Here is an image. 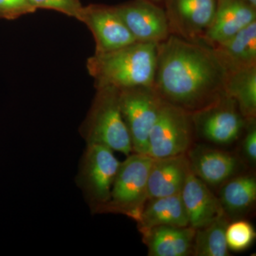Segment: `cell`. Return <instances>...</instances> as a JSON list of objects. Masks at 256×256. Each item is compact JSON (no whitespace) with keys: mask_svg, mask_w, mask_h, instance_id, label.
Returning <instances> with one entry per match:
<instances>
[{"mask_svg":"<svg viewBox=\"0 0 256 256\" xmlns=\"http://www.w3.org/2000/svg\"><path fill=\"white\" fill-rule=\"evenodd\" d=\"M228 70L206 42L176 34L158 44L154 89L163 100L190 114L226 95Z\"/></svg>","mask_w":256,"mask_h":256,"instance_id":"6da1fadb","label":"cell"},{"mask_svg":"<svg viewBox=\"0 0 256 256\" xmlns=\"http://www.w3.org/2000/svg\"><path fill=\"white\" fill-rule=\"evenodd\" d=\"M158 44L134 42L87 60L89 74L96 87L110 86L118 90L136 87H154Z\"/></svg>","mask_w":256,"mask_h":256,"instance_id":"7a4b0ae2","label":"cell"},{"mask_svg":"<svg viewBox=\"0 0 256 256\" xmlns=\"http://www.w3.org/2000/svg\"><path fill=\"white\" fill-rule=\"evenodd\" d=\"M94 104L82 127L88 144H101L126 156L132 152V142L120 106V90L116 88H97Z\"/></svg>","mask_w":256,"mask_h":256,"instance_id":"3957f363","label":"cell"},{"mask_svg":"<svg viewBox=\"0 0 256 256\" xmlns=\"http://www.w3.org/2000/svg\"><path fill=\"white\" fill-rule=\"evenodd\" d=\"M153 158L134 153L120 164L110 198L102 212L121 214L138 222L148 200V181Z\"/></svg>","mask_w":256,"mask_h":256,"instance_id":"277c9868","label":"cell"},{"mask_svg":"<svg viewBox=\"0 0 256 256\" xmlns=\"http://www.w3.org/2000/svg\"><path fill=\"white\" fill-rule=\"evenodd\" d=\"M120 164L110 148L101 144H87L79 168L77 184L94 212L101 213L110 200Z\"/></svg>","mask_w":256,"mask_h":256,"instance_id":"5b68a950","label":"cell"},{"mask_svg":"<svg viewBox=\"0 0 256 256\" xmlns=\"http://www.w3.org/2000/svg\"><path fill=\"white\" fill-rule=\"evenodd\" d=\"M194 132L192 114L163 100L150 134L146 156L160 159L186 154Z\"/></svg>","mask_w":256,"mask_h":256,"instance_id":"8992f818","label":"cell"},{"mask_svg":"<svg viewBox=\"0 0 256 256\" xmlns=\"http://www.w3.org/2000/svg\"><path fill=\"white\" fill-rule=\"evenodd\" d=\"M120 106L132 142V152L146 154L148 140L163 100L154 88L120 90Z\"/></svg>","mask_w":256,"mask_h":256,"instance_id":"52a82bcc","label":"cell"},{"mask_svg":"<svg viewBox=\"0 0 256 256\" xmlns=\"http://www.w3.org/2000/svg\"><path fill=\"white\" fill-rule=\"evenodd\" d=\"M196 134L217 144H228L236 140L246 126L236 102L226 94L208 107L192 114Z\"/></svg>","mask_w":256,"mask_h":256,"instance_id":"ba28073f","label":"cell"},{"mask_svg":"<svg viewBox=\"0 0 256 256\" xmlns=\"http://www.w3.org/2000/svg\"><path fill=\"white\" fill-rule=\"evenodd\" d=\"M114 8L137 42L160 44L172 34L166 11L151 0H133Z\"/></svg>","mask_w":256,"mask_h":256,"instance_id":"9c48e42d","label":"cell"},{"mask_svg":"<svg viewBox=\"0 0 256 256\" xmlns=\"http://www.w3.org/2000/svg\"><path fill=\"white\" fill-rule=\"evenodd\" d=\"M78 20L85 23L94 35L95 54L112 52L137 42L114 6L101 4L84 6Z\"/></svg>","mask_w":256,"mask_h":256,"instance_id":"30bf717a","label":"cell"},{"mask_svg":"<svg viewBox=\"0 0 256 256\" xmlns=\"http://www.w3.org/2000/svg\"><path fill=\"white\" fill-rule=\"evenodd\" d=\"M171 30L188 40H201L212 24L216 0H166Z\"/></svg>","mask_w":256,"mask_h":256,"instance_id":"8fae6325","label":"cell"},{"mask_svg":"<svg viewBox=\"0 0 256 256\" xmlns=\"http://www.w3.org/2000/svg\"><path fill=\"white\" fill-rule=\"evenodd\" d=\"M212 24L201 38L214 47L256 21V8L242 0H216Z\"/></svg>","mask_w":256,"mask_h":256,"instance_id":"7c38bea8","label":"cell"},{"mask_svg":"<svg viewBox=\"0 0 256 256\" xmlns=\"http://www.w3.org/2000/svg\"><path fill=\"white\" fill-rule=\"evenodd\" d=\"M181 195L188 214V225L196 230L226 214L218 197L191 170L188 172Z\"/></svg>","mask_w":256,"mask_h":256,"instance_id":"4fadbf2b","label":"cell"},{"mask_svg":"<svg viewBox=\"0 0 256 256\" xmlns=\"http://www.w3.org/2000/svg\"><path fill=\"white\" fill-rule=\"evenodd\" d=\"M190 170L206 184L216 185L228 181L238 169L239 162L226 152L198 146L186 152Z\"/></svg>","mask_w":256,"mask_h":256,"instance_id":"5bb4252c","label":"cell"},{"mask_svg":"<svg viewBox=\"0 0 256 256\" xmlns=\"http://www.w3.org/2000/svg\"><path fill=\"white\" fill-rule=\"evenodd\" d=\"M190 170L186 153L154 159L148 176V200L181 193Z\"/></svg>","mask_w":256,"mask_h":256,"instance_id":"9a60e30c","label":"cell"},{"mask_svg":"<svg viewBox=\"0 0 256 256\" xmlns=\"http://www.w3.org/2000/svg\"><path fill=\"white\" fill-rule=\"evenodd\" d=\"M150 256L193 255L196 229L190 226H159L140 232Z\"/></svg>","mask_w":256,"mask_h":256,"instance_id":"2e32d148","label":"cell"},{"mask_svg":"<svg viewBox=\"0 0 256 256\" xmlns=\"http://www.w3.org/2000/svg\"><path fill=\"white\" fill-rule=\"evenodd\" d=\"M138 224L140 232L159 226H190L181 193L148 200Z\"/></svg>","mask_w":256,"mask_h":256,"instance_id":"e0dca14e","label":"cell"},{"mask_svg":"<svg viewBox=\"0 0 256 256\" xmlns=\"http://www.w3.org/2000/svg\"><path fill=\"white\" fill-rule=\"evenodd\" d=\"M213 48L228 72L256 66V21Z\"/></svg>","mask_w":256,"mask_h":256,"instance_id":"ac0fdd59","label":"cell"},{"mask_svg":"<svg viewBox=\"0 0 256 256\" xmlns=\"http://www.w3.org/2000/svg\"><path fill=\"white\" fill-rule=\"evenodd\" d=\"M226 94L233 99L246 120L256 114V65L228 72Z\"/></svg>","mask_w":256,"mask_h":256,"instance_id":"d6986e66","label":"cell"},{"mask_svg":"<svg viewBox=\"0 0 256 256\" xmlns=\"http://www.w3.org/2000/svg\"><path fill=\"white\" fill-rule=\"evenodd\" d=\"M218 198L228 218L248 212L256 200L255 176L246 174L230 178L220 190Z\"/></svg>","mask_w":256,"mask_h":256,"instance_id":"ffe728a7","label":"cell"},{"mask_svg":"<svg viewBox=\"0 0 256 256\" xmlns=\"http://www.w3.org/2000/svg\"><path fill=\"white\" fill-rule=\"evenodd\" d=\"M228 218L226 214H224L206 226L196 229L194 240L193 256H230L226 240Z\"/></svg>","mask_w":256,"mask_h":256,"instance_id":"44dd1931","label":"cell"},{"mask_svg":"<svg viewBox=\"0 0 256 256\" xmlns=\"http://www.w3.org/2000/svg\"><path fill=\"white\" fill-rule=\"evenodd\" d=\"M255 238V229L246 220H236L227 226L226 240L228 250L242 252L252 246Z\"/></svg>","mask_w":256,"mask_h":256,"instance_id":"7402d4cb","label":"cell"},{"mask_svg":"<svg viewBox=\"0 0 256 256\" xmlns=\"http://www.w3.org/2000/svg\"><path fill=\"white\" fill-rule=\"evenodd\" d=\"M36 9H46L60 12L79 20L82 8L78 0H28Z\"/></svg>","mask_w":256,"mask_h":256,"instance_id":"603a6c76","label":"cell"},{"mask_svg":"<svg viewBox=\"0 0 256 256\" xmlns=\"http://www.w3.org/2000/svg\"><path fill=\"white\" fill-rule=\"evenodd\" d=\"M36 11L28 0H0V18L15 20Z\"/></svg>","mask_w":256,"mask_h":256,"instance_id":"cb8c5ba5","label":"cell"},{"mask_svg":"<svg viewBox=\"0 0 256 256\" xmlns=\"http://www.w3.org/2000/svg\"><path fill=\"white\" fill-rule=\"evenodd\" d=\"M247 132L242 143V153L250 165L256 162V127L255 119L247 120Z\"/></svg>","mask_w":256,"mask_h":256,"instance_id":"d4e9b609","label":"cell"},{"mask_svg":"<svg viewBox=\"0 0 256 256\" xmlns=\"http://www.w3.org/2000/svg\"><path fill=\"white\" fill-rule=\"evenodd\" d=\"M248 4L252 6V8H256V0H242Z\"/></svg>","mask_w":256,"mask_h":256,"instance_id":"484cf974","label":"cell"},{"mask_svg":"<svg viewBox=\"0 0 256 256\" xmlns=\"http://www.w3.org/2000/svg\"><path fill=\"white\" fill-rule=\"evenodd\" d=\"M151 1L154 2H160L166 1V0H151Z\"/></svg>","mask_w":256,"mask_h":256,"instance_id":"4316f807","label":"cell"}]
</instances>
